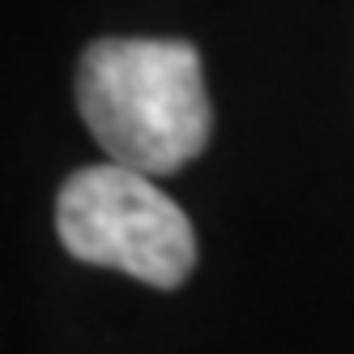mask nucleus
Here are the masks:
<instances>
[{
    "instance_id": "f257e3e1",
    "label": "nucleus",
    "mask_w": 354,
    "mask_h": 354,
    "mask_svg": "<svg viewBox=\"0 0 354 354\" xmlns=\"http://www.w3.org/2000/svg\"><path fill=\"white\" fill-rule=\"evenodd\" d=\"M77 107L107 158L171 175L209 141L214 107L192 43L180 39H98L77 64Z\"/></svg>"
},
{
    "instance_id": "f03ea898",
    "label": "nucleus",
    "mask_w": 354,
    "mask_h": 354,
    "mask_svg": "<svg viewBox=\"0 0 354 354\" xmlns=\"http://www.w3.org/2000/svg\"><path fill=\"white\" fill-rule=\"evenodd\" d=\"M60 243L86 265H103L171 290L196 265L188 214L154 184V175L120 162L73 171L56 196Z\"/></svg>"
}]
</instances>
